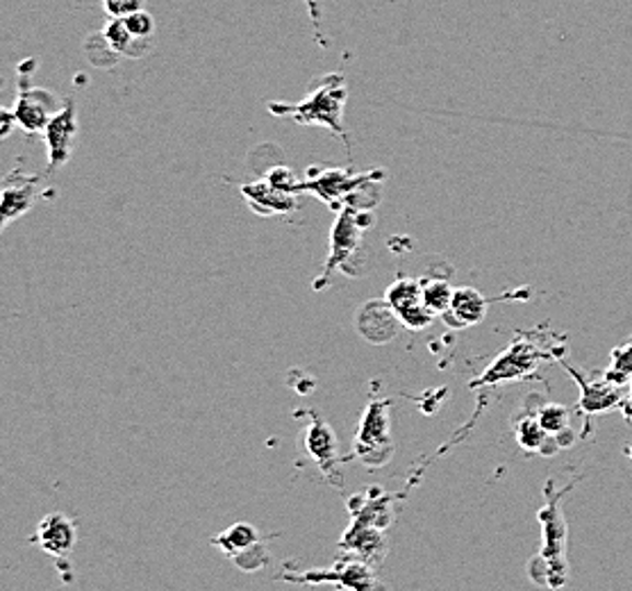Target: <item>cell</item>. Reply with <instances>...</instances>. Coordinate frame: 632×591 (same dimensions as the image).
<instances>
[{
	"label": "cell",
	"instance_id": "1",
	"mask_svg": "<svg viewBox=\"0 0 632 591\" xmlns=\"http://www.w3.org/2000/svg\"><path fill=\"white\" fill-rule=\"evenodd\" d=\"M576 482H568L562 489H555L553 480L544 485V505L537 512L541 525V548L528 562L530 578L541 584L560 589L568 580V562H566V537L568 525L562 514V499L574 489Z\"/></svg>",
	"mask_w": 632,
	"mask_h": 591
},
{
	"label": "cell",
	"instance_id": "2",
	"mask_svg": "<svg viewBox=\"0 0 632 591\" xmlns=\"http://www.w3.org/2000/svg\"><path fill=\"white\" fill-rule=\"evenodd\" d=\"M346 99H348L346 78L342 73H328L317 80L314 89L300 103L296 105L271 103L268 112L283 118H291L300 123V126L328 128L330 133H335L348 144V133L342 123Z\"/></svg>",
	"mask_w": 632,
	"mask_h": 591
},
{
	"label": "cell",
	"instance_id": "3",
	"mask_svg": "<svg viewBox=\"0 0 632 591\" xmlns=\"http://www.w3.org/2000/svg\"><path fill=\"white\" fill-rule=\"evenodd\" d=\"M374 216L369 207H359L355 203H348L340 209L337 221L330 232V255L325 260L323 273L317 277L314 289H321L328 285L330 275L335 271H342L346 275H363V235L371 226Z\"/></svg>",
	"mask_w": 632,
	"mask_h": 591
},
{
	"label": "cell",
	"instance_id": "4",
	"mask_svg": "<svg viewBox=\"0 0 632 591\" xmlns=\"http://www.w3.org/2000/svg\"><path fill=\"white\" fill-rule=\"evenodd\" d=\"M566 353L564 344L549 346L541 344V339L537 337H517L512 344L483 371V376L471 380V387H494L501 383H515L524 378H532L539 371L541 362H551V360H562Z\"/></svg>",
	"mask_w": 632,
	"mask_h": 591
},
{
	"label": "cell",
	"instance_id": "5",
	"mask_svg": "<svg viewBox=\"0 0 632 591\" xmlns=\"http://www.w3.org/2000/svg\"><path fill=\"white\" fill-rule=\"evenodd\" d=\"M384 180L382 169H374L367 173H351L346 169H323V171H308V180L298 182V194H314L323 203H328L333 209H342L348 203H357V196L365 190H374V186Z\"/></svg>",
	"mask_w": 632,
	"mask_h": 591
},
{
	"label": "cell",
	"instance_id": "6",
	"mask_svg": "<svg viewBox=\"0 0 632 591\" xmlns=\"http://www.w3.org/2000/svg\"><path fill=\"white\" fill-rule=\"evenodd\" d=\"M560 362L568 371V376L574 378V383L578 385V391H581L578 410H581V414H585L583 437H587L589 430H591V419L596 414H608L612 410H621V402L625 398L621 394L623 387L612 383L604 371H596V376L587 378V376H583V371H578L576 366H571L564 357Z\"/></svg>",
	"mask_w": 632,
	"mask_h": 591
},
{
	"label": "cell",
	"instance_id": "7",
	"mask_svg": "<svg viewBox=\"0 0 632 591\" xmlns=\"http://www.w3.org/2000/svg\"><path fill=\"white\" fill-rule=\"evenodd\" d=\"M389 400H371L363 421H359V430L355 437V455L369 462L371 466L384 464L394 446H391V432H389Z\"/></svg>",
	"mask_w": 632,
	"mask_h": 591
},
{
	"label": "cell",
	"instance_id": "8",
	"mask_svg": "<svg viewBox=\"0 0 632 591\" xmlns=\"http://www.w3.org/2000/svg\"><path fill=\"white\" fill-rule=\"evenodd\" d=\"M62 107H59L57 96L48 89L30 87L27 80H21L12 114L16 118L19 128H23L27 135H35V133H44L48 121Z\"/></svg>",
	"mask_w": 632,
	"mask_h": 591
},
{
	"label": "cell",
	"instance_id": "9",
	"mask_svg": "<svg viewBox=\"0 0 632 591\" xmlns=\"http://www.w3.org/2000/svg\"><path fill=\"white\" fill-rule=\"evenodd\" d=\"M384 300L399 315L401 323L410 330H424L433 323L435 315L424 305V289L418 280L399 277L384 294Z\"/></svg>",
	"mask_w": 632,
	"mask_h": 591
},
{
	"label": "cell",
	"instance_id": "10",
	"mask_svg": "<svg viewBox=\"0 0 632 591\" xmlns=\"http://www.w3.org/2000/svg\"><path fill=\"white\" fill-rule=\"evenodd\" d=\"M283 578L289 582H308V584L330 582L342 589H357V591H367V589L378 587L371 565L365 562V559H348V562H340L333 569H317V571H306L303 576H283Z\"/></svg>",
	"mask_w": 632,
	"mask_h": 591
},
{
	"label": "cell",
	"instance_id": "11",
	"mask_svg": "<svg viewBox=\"0 0 632 591\" xmlns=\"http://www.w3.org/2000/svg\"><path fill=\"white\" fill-rule=\"evenodd\" d=\"M76 135H78L76 103L69 101L48 121V126L44 130V141L48 148V171L62 167L71 158Z\"/></svg>",
	"mask_w": 632,
	"mask_h": 591
},
{
	"label": "cell",
	"instance_id": "12",
	"mask_svg": "<svg viewBox=\"0 0 632 591\" xmlns=\"http://www.w3.org/2000/svg\"><path fill=\"white\" fill-rule=\"evenodd\" d=\"M242 196L246 198L249 207L260 216H274V214H289L298 207L296 194H289L285 190L271 184L268 180L242 184Z\"/></svg>",
	"mask_w": 632,
	"mask_h": 591
},
{
	"label": "cell",
	"instance_id": "13",
	"mask_svg": "<svg viewBox=\"0 0 632 591\" xmlns=\"http://www.w3.org/2000/svg\"><path fill=\"white\" fill-rule=\"evenodd\" d=\"M399 315L391 309V305L384 300H374L359 309L357 315V330L365 339H369L371 344H382L389 341L399 330Z\"/></svg>",
	"mask_w": 632,
	"mask_h": 591
},
{
	"label": "cell",
	"instance_id": "14",
	"mask_svg": "<svg viewBox=\"0 0 632 591\" xmlns=\"http://www.w3.org/2000/svg\"><path fill=\"white\" fill-rule=\"evenodd\" d=\"M340 548L346 553H353L357 557H363L365 562H369L371 567L380 565L384 559V553H387L384 531H380V527H374V525L353 521L348 531L344 533Z\"/></svg>",
	"mask_w": 632,
	"mask_h": 591
},
{
	"label": "cell",
	"instance_id": "15",
	"mask_svg": "<svg viewBox=\"0 0 632 591\" xmlns=\"http://www.w3.org/2000/svg\"><path fill=\"white\" fill-rule=\"evenodd\" d=\"M487 307L490 300L480 294L478 289L471 287H458L453 294V303H450V309L441 317L450 328H469L483 321L487 317Z\"/></svg>",
	"mask_w": 632,
	"mask_h": 591
},
{
	"label": "cell",
	"instance_id": "16",
	"mask_svg": "<svg viewBox=\"0 0 632 591\" xmlns=\"http://www.w3.org/2000/svg\"><path fill=\"white\" fill-rule=\"evenodd\" d=\"M535 414L539 425L544 428L551 440L560 444V448H571L581 440V434L574 430V425H571V412L566 406H562V402L541 400L535 408Z\"/></svg>",
	"mask_w": 632,
	"mask_h": 591
},
{
	"label": "cell",
	"instance_id": "17",
	"mask_svg": "<svg viewBox=\"0 0 632 591\" xmlns=\"http://www.w3.org/2000/svg\"><path fill=\"white\" fill-rule=\"evenodd\" d=\"M37 544L53 557H65L76 546V525L65 514H48L37 531Z\"/></svg>",
	"mask_w": 632,
	"mask_h": 591
},
{
	"label": "cell",
	"instance_id": "18",
	"mask_svg": "<svg viewBox=\"0 0 632 591\" xmlns=\"http://www.w3.org/2000/svg\"><path fill=\"white\" fill-rule=\"evenodd\" d=\"M515 437L519 442V446L526 453H537V455H555L560 448V444L555 440H551L549 434L544 432V428L539 425L535 408H528V412H524L517 421H515Z\"/></svg>",
	"mask_w": 632,
	"mask_h": 591
},
{
	"label": "cell",
	"instance_id": "19",
	"mask_svg": "<svg viewBox=\"0 0 632 591\" xmlns=\"http://www.w3.org/2000/svg\"><path fill=\"white\" fill-rule=\"evenodd\" d=\"M37 196V180L35 178H8L3 190V228H8L14 219L23 216L33 207Z\"/></svg>",
	"mask_w": 632,
	"mask_h": 591
},
{
	"label": "cell",
	"instance_id": "20",
	"mask_svg": "<svg viewBox=\"0 0 632 591\" xmlns=\"http://www.w3.org/2000/svg\"><path fill=\"white\" fill-rule=\"evenodd\" d=\"M306 451L319 462L323 471H330L337 464V437L333 428L319 417L306 430Z\"/></svg>",
	"mask_w": 632,
	"mask_h": 591
},
{
	"label": "cell",
	"instance_id": "21",
	"mask_svg": "<svg viewBox=\"0 0 632 591\" xmlns=\"http://www.w3.org/2000/svg\"><path fill=\"white\" fill-rule=\"evenodd\" d=\"M103 35L110 42V46L122 55V57H130V59H141L146 57L150 50H153V39H143V37H135L126 21L124 19H110L103 27Z\"/></svg>",
	"mask_w": 632,
	"mask_h": 591
},
{
	"label": "cell",
	"instance_id": "22",
	"mask_svg": "<svg viewBox=\"0 0 632 591\" xmlns=\"http://www.w3.org/2000/svg\"><path fill=\"white\" fill-rule=\"evenodd\" d=\"M215 544L228 555V557H237V555H242L244 550L253 548L255 544H260V533L255 531V527L251 523H234L232 527H228V531L223 535H219L215 539Z\"/></svg>",
	"mask_w": 632,
	"mask_h": 591
},
{
	"label": "cell",
	"instance_id": "23",
	"mask_svg": "<svg viewBox=\"0 0 632 591\" xmlns=\"http://www.w3.org/2000/svg\"><path fill=\"white\" fill-rule=\"evenodd\" d=\"M391 519H394V512H391V499L387 493H378L376 499L359 501V510L353 508V521L380 527V531H384Z\"/></svg>",
	"mask_w": 632,
	"mask_h": 591
},
{
	"label": "cell",
	"instance_id": "24",
	"mask_svg": "<svg viewBox=\"0 0 632 591\" xmlns=\"http://www.w3.org/2000/svg\"><path fill=\"white\" fill-rule=\"evenodd\" d=\"M421 289H424V305L430 309V312L437 317H444L450 303H453L456 289L450 287L448 280L444 277H430V280H421Z\"/></svg>",
	"mask_w": 632,
	"mask_h": 591
},
{
	"label": "cell",
	"instance_id": "25",
	"mask_svg": "<svg viewBox=\"0 0 632 591\" xmlns=\"http://www.w3.org/2000/svg\"><path fill=\"white\" fill-rule=\"evenodd\" d=\"M84 55H87V59L92 61L94 67H114L116 61H118V55L112 46H110V42L105 39V35H103V30L99 35H94V37H89L87 42H84Z\"/></svg>",
	"mask_w": 632,
	"mask_h": 591
},
{
	"label": "cell",
	"instance_id": "26",
	"mask_svg": "<svg viewBox=\"0 0 632 591\" xmlns=\"http://www.w3.org/2000/svg\"><path fill=\"white\" fill-rule=\"evenodd\" d=\"M124 21H126L128 30H130V33H133L135 37L153 39V35H156V19H153V14H150V12L139 10V12L130 14V16H126Z\"/></svg>",
	"mask_w": 632,
	"mask_h": 591
},
{
	"label": "cell",
	"instance_id": "27",
	"mask_svg": "<svg viewBox=\"0 0 632 591\" xmlns=\"http://www.w3.org/2000/svg\"><path fill=\"white\" fill-rule=\"evenodd\" d=\"M103 10L110 19H126L139 10H143L146 0H101Z\"/></svg>",
	"mask_w": 632,
	"mask_h": 591
},
{
	"label": "cell",
	"instance_id": "28",
	"mask_svg": "<svg viewBox=\"0 0 632 591\" xmlns=\"http://www.w3.org/2000/svg\"><path fill=\"white\" fill-rule=\"evenodd\" d=\"M610 366L625 376L628 380H632V337L625 341V344L612 349L610 353Z\"/></svg>",
	"mask_w": 632,
	"mask_h": 591
},
{
	"label": "cell",
	"instance_id": "29",
	"mask_svg": "<svg viewBox=\"0 0 632 591\" xmlns=\"http://www.w3.org/2000/svg\"><path fill=\"white\" fill-rule=\"evenodd\" d=\"M234 562H237L239 567H242V569H246V571H255V569H262V567L268 562V557H266L264 546H262V544H255L253 548L244 550L242 555H237Z\"/></svg>",
	"mask_w": 632,
	"mask_h": 591
},
{
	"label": "cell",
	"instance_id": "30",
	"mask_svg": "<svg viewBox=\"0 0 632 591\" xmlns=\"http://www.w3.org/2000/svg\"><path fill=\"white\" fill-rule=\"evenodd\" d=\"M264 180H268L271 184L278 186V190H285L289 194H298V182L294 180V175H291V171L287 167H274L266 173Z\"/></svg>",
	"mask_w": 632,
	"mask_h": 591
},
{
	"label": "cell",
	"instance_id": "31",
	"mask_svg": "<svg viewBox=\"0 0 632 591\" xmlns=\"http://www.w3.org/2000/svg\"><path fill=\"white\" fill-rule=\"evenodd\" d=\"M303 3L308 5V12L312 16V25L317 30V37L321 44H325V39L321 37V8H319V0H303Z\"/></svg>",
	"mask_w": 632,
	"mask_h": 591
},
{
	"label": "cell",
	"instance_id": "32",
	"mask_svg": "<svg viewBox=\"0 0 632 591\" xmlns=\"http://www.w3.org/2000/svg\"><path fill=\"white\" fill-rule=\"evenodd\" d=\"M621 414H623L625 421H632V380H630L628 394H625V398H623V402H621Z\"/></svg>",
	"mask_w": 632,
	"mask_h": 591
},
{
	"label": "cell",
	"instance_id": "33",
	"mask_svg": "<svg viewBox=\"0 0 632 591\" xmlns=\"http://www.w3.org/2000/svg\"><path fill=\"white\" fill-rule=\"evenodd\" d=\"M623 453L630 457V462H632V442L630 444H625V448H623Z\"/></svg>",
	"mask_w": 632,
	"mask_h": 591
}]
</instances>
